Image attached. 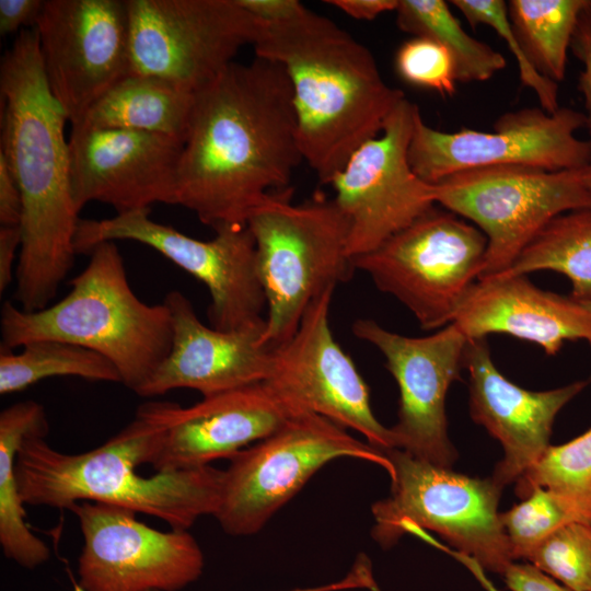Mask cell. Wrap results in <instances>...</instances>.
<instances>
[{
  "mask_svg": "<svg viewBox=\"0 0 591 591\" xmlns=\"http://www.w3.org/2000/svg\"><path fill=\"white\" fill-rule=\"evenodd\" d=\"M285 69L255 56L232 62L195 93L178 163L175 205L206 225L246 224L303 161Z\"/></svg>",
  "mask_w": 591,
  "mask_h": 591,
  "instance_id": "cell-1",
  "label": "cell"
},
{
  "mask_svg": "<svg viewBox=\"0 0 591 591\" xmlns=\"http://www.w3.org/2000/svg\"><path fill=\"white\" fill-rule=\"evenodd\" d=\"M0 157L21 194L14 300L48 306L69 274L80 221L70 176L68 117L45 77L35 28L21 31L0 63Z\"/></svg>",
  "mask_w": 591,
  "mask_h": 591,
  "instance_id": "cell-2",
  "label": "cell"
},
{
  "mask_svg": "<svg viewBox=\"0 0 591 591\" xmlns=\"http://www.w3.org/2000/svg\"><path fill=\"white\" fill-rule=\"evenodd\" d=\"M253 47L255 56L287 72L301 155L322 184H331L352 153L381 134L406 97L385 82L364 45L305 5L287 20L260 22Z\"/></svg>",
  "mask_w": 591,
  "mask_h": 591,
  "instance_id": "cell-3",
  "label": "cell"
},
{
  "mask_svg": "<svg viewBox=\"0 0 591 591\" xmlns=\"http://www.w3.org/2000/svg\"><path fill=\"white\" fill-rule=\"evenodd\" d=\"M164 434L161 424L137 409L118 433L83 453H62L44 436H30L15 462L22 500L68 510L80 501L120 506L163 520L171 529L188 530L217 512L224 471L207 465L139 475V465L157 460Z\"/></svg>",
  "mask_w": 591,
  "mask_h": 591,
  "instance_id": "cell-4",
  "label": "cell"
},
{
  "mask_svg": "<svg viewBox=\"0 0 591 591\" xmlns=\"http://www.w3.org/2000/svg\"><path fill=\"white\" fill-rule=\"evenodd\" d=\"M89 255L57 303L30 312L4 302L1 347L53 339L88 348L107 358L136 393L170 352V311L164 302L148 304L132 291L116 242H102Z\"/></svg>",
  "mask_w": 591,
  "mask_h": 591,
  "instance_id": "cell-5",
  "label": "cell"
},
{
  "mask_svg": "<svg viewBox=\"0 0 591 591\" xmlns=\"http://www.w3.org/2000/svg\"><path fill=\"white\" fill-rule=\"evenodd\" d=\"M292 194L290 187L270 192L246 221L256 245L270 348L288 341L308 306L356 270L348 254L349 222L334 198L318 192L293 204Z\"/></svg>",
  "mask_w": 591,
  "mask_h": 591,
  "instance_id": "cell-6",
  "label": "cell"
},
{
  "mask_svg": "<svg viewBox=\"0 0 591 591\" xmlns=\"http://www.w3.org/2000/svg\"><path fill=\"white\" fill-rule=\"evenodd\" d=\"M392 465L390 496L372 505L371 535L383 548L419 529L438 533L482 568L503 575L514 563L500 522L502 488L414 457L383 451Z\"/></svg>",
  "mask_w": 591,
  "mask_h": 591,
  "instance_id": "cell-7",
  "label": "cell"
},
{
  "mask_svg": "<svg viewBox=\"0 0 591 591\" xmlns=\"http://www.w3.org/2000/svg\"><path fill=\"white\" fill-rule=\"evenodd\" d=\"M339 457L368 461L389 474L392 471L383 451L325 417L300 412L229 460L213 517L229 535L256 534L321 467Z\"/></svg>",
  "mask_w": 591,
  "mask_h": 591,
  "instance_id": "cell-8",
  "label": "cell"
},
{
  "mask_svg": "<svg viewBox=\"0 0 591 591\" xmlns=\"http://www.w3.org/2000/svg\"><path fill=\"white\" fill-rule=\"evenodd\" d=\"M486 248L478 228L434 206L352 264L405 305L421 328L441 329L482 276Z\"/></svg>",
  "mask_w": 591,
  "mask_h": 591,
  "instance_id": "cell-9",
  "label": "cell"
},
{
  "mask_svg": "<svg viewBox=\"0 0 591 591\" xmlns=\"http://www.w3.org/2000/svg\"><path fill=\"white\" fill-rule=\"evenodd\" d=\"M433 185L436 205L467 219L487 240L480 278L509 269L557 216L590 208L579 170L503 165L452 174Z\"/></svg>",
  "mask_w": 591,
  "mask_h": 591,
  "instance_id": "cell-10",
  "label": "cell"
},
{
  "mask_svg": "<svg viewBox=\"0 0 591 591\" xmlns=\"http://www.w3.org/2000/svg\"><path fill=\"white\" fill-rule=\"evenodd\" d=\"M129 73L195 94L254 46L260 22L239 0H126Z\"/></svg>",
  "mask_w": 591,
  "mask_h": 591,
  "instance_id": "cell-11",
  "label": "cell"
},
{
  "mask_svg": "<svg viewBox=\"0 0 591 591\" xmlns=\"http://www.w3.org/2000/svg\"><path fill=\"white\" fill-rule=\"evenodd\" d=\"M151 209L102 220L80 219L77 254H89L102 242L134 241L144 244L189 275L209 291L211 327L231 331L264 318L266 299L260 283L256 245L246 224H224L216 236L202 241L150 218Z\"/></svg>",
  "mask_w": 591,
  "mask_h": 591,
  "instance_id": "cell-12",
  "label": "cell"
},
{
  "mask_svg": "<svg viewBox=\"0 0 591 591\" xmlns=\"http://www.w3.org/2000/svg\"><path fill=\"white\" fill-rule=\"evenodd\" d=\"M586 116L571 107L506 112L485 132L462 127L448 132L428 126L416 113L408 161L422 181L434 184L452 174L480 167L518 165L546 171L579 170L591 161V143L577 137Z\"/></svg>",
  "mask_w": 591,
  "mask_h": 591,
  "instance_id": "cell-13",
  "label": "cell"
},
{
  "mask_svg": "<svg viewBox=\"0 0 591 591\" xmlns=\"http://www.w3.org/2000/svg\"><path fill=\"white\" fill-rule=\"evenodd\" d=\"M418 109L403 99L381 134L358 148L331 182L349 222L351 259L376 250L436 206L433 185L419 178L408 161Z\"/></svg>",
  "mask_w": 591,
  "mask_h": 591,
  "instance_id": "cell-14",
  "label": "cell"
},
{
  "mask_svg": "<svg viewBox=\"0 0 591 591\" xmlns=\"http://www.w3.org/2000/svg\"><path fill=\"white\" fill-rule=\"evenodd\" d=\"M69 510L83 536L78 583L86 591H179L202 573L204 554L188 530L159 531L134 510L102 502Z\"/></svg>",
  "mask_w": 591,
  "mask_h": 591,
  "instance_id": "cell-15",
  "label": "cell"
},
{
  "mask_svg": "<svg viewBox=\"0 0 591 591\" xmlns=\"http://www.w3.org/2000/svg\"><path fill=\"white\" fill-rule=\"evenodd\" d=\"M35 31L48 85L70 124L129 73L126 0H46Z\"/></svg>",
  "mask_w": 591,
  "mask_h": 591,
  "instance_id": "cell-16",
  "label": "cell"
},
{
  "mask_svg": "<svg viewBox=\"0 0 591 591\" xmlns=\"http://www.w3.org/2000/svg\"><path fill=\"white\" fill-rule=\"evenodd\" d=\"M354 335L374 346L399 390L395 448L416 459L451 468L457 453L448 434L447 393L459 379L467 338L453 324L425 337H408L373 320L357 318Z\"/></svg>",
  "mask_w": 591,
  "mask_h": 591,
  "instance_id": "cell-17",
  "label": "cell"
},
{
  "mask_svg": "<svg viewBox=\"0 0 591 591\" xmlns=\"http://www.w3.org/2000/svg\"><path fill=\"white\" fill-rule=\"evenodd\" d=\"M333 292L328 289L317 297L305 310L296 334L273 348L265 382L294 409L352 429L378 450L393 449L391 428L374 416L367 383L331 331Z\"/></svg>",
  "mask_w": 591,
  "mask_h": 591,
  "instance_id": "cell-18",
  "label": "cell"
},
{
  "mask_svg": "<svg viewBox=\"0 0 591 591\" xmlns=\"http://www.w3.org/2000/svg\"><path fill=\"white\" fill-rule=\"evenodd\" d=\"M72 195L79 211L91 201L116 215L175 205L183 140L163 134L71 127Z\"/></svg>",
  "mask_w": 591,
  "mask_h": 591,
  "instance_id": "cell-19",
  "label": "cell"
},
{
  "mask_svg": "<svg viewBox=\"0 0 591 591\" xmlns=\"http://www.w3.org/2000/svg\"><path fill=\"white\" fill-rule=\"evenodd\" d=\"M138 410L165 430L162 449L152 464L155 472L162 473L230 460L300 413L265 381L202 397L188 407L148 402Z\"/></svg>",
  "mask_w": 591,
  "mask_h": 591,
  "instance_id": "cell-20",
  "label": "cell"
},
{
  "mask_svg": "<svg viewBox=\"0 0 591 591\" xmlns=\"http://www.w3.org/2000/svg\"><path fill=\"white\" fill-rule=\"evenodd\" d=\"M163 302L172 320L171 349L137 395L190 389L208 397L267 380L273 348L265 341L266 318L221 331L202 324L179 291L169 292Z\"/></svg>",
  "mask_w": 591,
  "mask_h": 591,
  "instance_id": "cell-21",
  "label": "cell"
},
{
  "mask_svg": "<svg viewBox=\"0 0 591 591\" xmlns=\"http://www.w3.org/2000/svg\"><path fill=\"white\" fill-rule=\"evenodd\" d=\"M463 364L470 376L471 417L503 449L491 477L503 488L541 459L551 445L556 415L591 378L547 391L522 389L496 368L486 338L467 340Z\"/></svg>",
  "mask_w": 591,
  "mask_h": 591,
  "instance_id": "cell-22",
  "label": "cell"
},
{
  "mask_svg": "<svg viewBox=\"0 0 591 591\" xmlns=\"http://www.w3.org/2000/svg\"><path fill=\"white\" fill-rule=\"evenodd\" d=\"M452 323L467 339L508 334L538 345L548 356L566 340H584L591 348V314L586 306L537 288L526 275L478 279Z\"/></svg>",
  "mask_w": 591,
  "mask_h": 591,
  "instance_id": "cell-23",
  "label": "cell"
},
{
  "mask_svg": "<svg viewBox=\"0 0 591 591\" xmlns=\"http://www.w3.org/2000/svg\"><path fill=\"white\" fill-rule=\"evenodd\" d=\"M194 97L165 80L128 73L71 127L147 131L184 140Z\"/></svg>",
  "mask_w": 591,
  "mask_h": 591,
  "instance_id": "cell-24",
  "label": "cell"
},
{
  "mask_svg": "<svg viewBox=\"0 0 591 591\" xmlns=\"http://www.w3.org/2000/svg\"><path fill=\"white\" fill-rule=\"evenodd\" d=\"M47 433L45 410L37 402H19L0 413V545L7 558L26 569L49 560L50 549L25 522L15 462L25 438Z\"/></svg>",
  "mask_w": 591,
  "mask_h": 591,
  "instance_id": "cell-25",
  "label": "cell"
},
{
  "mask_svg": "<svg viewBox=\"0 0 591 591\" xmlns=\"http://www.w3.org/2000/svg\"><path fill=\"white\" fill-rule=\"evenodd\" d=\"M553 270L571 282V298L591 301V207L567 211L549 221L512 266L495 276Z\"/></svg>",
  "mask_w": 591,
  "mask_h": 591,
  "instance_id": "cell-26",
  "label": "cell"
},
{
  "mask_svg": "<svg viewBox=\"0 0 591 591\" xmlns=\"http://www.w3.org/2000/svg\"><path fill=\"white\" fill-rule=\"evenodd\" d=\"M396 25L402 32L441 44L452 56L457 82H483L506 67L503 55L467 34L443 0H398Z\"/></svg>",
  "mask_w": 591,
  "mask_h": 591,
  "instance_id": "cell-27",
  "label": "cell"
},
{
  "mask_svg": "<svg viewBox=\"0 0 591 591\" xmlns=\"http://www.w3.org/2000/svg\"><path fill=\"white\" fill-rule=\"evenodd\" d=\"M588 0H511L508 15L533 67L559 83L579 14Z\"/></svg>",
  "mask_w": 591,
  "mask_h": 591,
  "instance_id": "cell-28",
  "label": "cell"
},
{
  "mask_svg": "<svg viewBox=\"0 0 591 591\" xmlns=\"http://www.w3.org/2000/svg\"><path fill=\"white\" fill-rule=\"evenodd\" d=\"M53 376L121 383L117 369L107 358L78 345L53 339L34 340L23 345L19 354L1 347V395L20 392Z\"/></svg>",
  "mask_w": 591,
  "mask_h": 591,
  "instance_id": "cell-29",
  "label": "cell"
},
{
  "mask_svg": "<svg viewBox=\"0 0 591 591\" xmlns=\"http://www.w3.org/2000/svg\"><path fill=\"white\" fill-rule=\"evenodd\" d=\"M499 515L513 559L526 560L559 528L572 522L591 523V502L537 487Z\"/></svg>",
  "mask_w": 591,
  "mask_h": 591,
  "instance_id": "cell-30",
  "label": "cell"
},
{
  "mask_svg": "<svg viewBox=\"0 0 591 591\" xmlns=\"http://www.w3.org/2000/svg\"><path fill=\"white\" fill-rule=\"evenodd\" d=\"M515 483L522 498L542 487L591 502V428L565 444L549 445Z\"/></svg>",
  "mask_w": 591,
  "mask_h": 591,
  "instance_id": "cell-31",
  "label": "cell"
},
{
  "mask_svg": "<svg viewBox=\"0 0 591 591\" xmlns=\"http://www.w3.org/2000/svg\"><path fill=\"white\" fill-rule=\"evenodd\" d=\"M526 560L572 591H591V523L559 528Z\"/></svg>",
  "mask_w": 591,
  "mask_h": 591,
  "instance_id": "cell-32",
  "label": "cell"
},
{
  "mask_svg": "<svg viewBox=\"0 0 591 591\" xmlns=\"http://www.w3.org/2000/svg\"><path fill=\"white\" fill-rule=\"evenodd\" d=\"M451 3L472 27L487 25L509 45L517 59L522 84L536 94L544 111L555 113L560 107L558 83L542 76L529 61L512 28L507 3L503 0H452Z\"/></svg>",
  "mask_w": 591,
  "mask_h": 591,
  "instance_id": "cell-33",
  "label": "cell"
},
{
  "mask_svg": "<svg viewBox=\"0 0 591 591\" xmlns=\"http://www.w3.org/2000/svg\"><path fill=\"white\" fill-rule=\"evenodd\" d=\"M395 69L407 83L432 90L442 96L456 92V70L451 54L438 42L414 36L395 55Z\"/></svg>",
  "mask_w": 591,
  "mask_h": 591,
  "instance_id": "cell-34",
  "label": "cell"
},
{
  "mask_svg": "<svg viewBox=\"0 0 591 591\" xmlns=\"http://www.w3.org/2000/svg\"><path fill=\"white\" fill-rule=\"evenodd\" d=\"M570 50L582 65L578 89L583 99L586 128L591 143V0L587 1L579 14Z\"/></svg>",
  "mask_w": 591,
  "mask_h": 591,
  "instance_id": "cell-35",
  "label": "cell"
},
{
  "mask_svg": "<svg viewBox=\"0 0 591 591\" xmlns=\"http://www.w3.org/2000/svg\"><path fill=\"white\" fill-rule=\"evenodd\" d=\"M44 4L43 0H0L1 35L35 28Z\"/></svg>",
  "mask_w": 591,
  "mask_h": 591,
  "instance_id": "cell-36",
  "label": "cell"
},
{
  "mask_svg": "<svg viewBox=\"0 0 591 591\" xmlns=\"http://www.w3.org/2000/svg\"><path fill=\"white\" fill-rule=\"evenodd\" d=\"M502 576L511 591H572L531 564L512 563Z\"/></svg>",
  "mask_w": 591,
  "mask_h": 591,
  "instance_id": "cell-37",
  "label": "cell"
},
{
  "mask_svg": "<svg viewBox=\"0 0 591 591\" xmlns=\"http://www.w3.org/2000/svg\"><path fill=\"white\" fill-rule=\"evenodd\" d=\"M350 589H368L380 591L373 578L372 565L364 554H359L348 573L336 581L308 588H296L289 591H343Z\"/></svg>",
  "mask_w": 591,
  "mask_h": 591,
  "instance_id": "cell-38",
  "label": "cell"
},
{
  "mask_svg": "<svg viewBox=\"0 0 591 591\" xmlns=\"http://www.w3.org/2000/svg\"><path fill=\"white\" fill-rule=\"evenodd\" d=\"M21 211L22 200L19 187L5 161L0 157V227L19 225Z\"/></svg>",
  "mask_w": 591,
  "mask_h": 591,
  "instance_id": "cell-39",
  "label": "cell"
},
{
  "mask_svg": "<svg viewBox=\"0 0 591 591\" xmlns=\"http://www.w3.org/2000/svg\"><path fill=\"white\" fill-rule=\"evenodd\" d=\"M239 3L264 23L287 20L304 5L298 0H239Z\"/></svg>",
  "mask_w": 591,
  "mask_h": 591,
  "instance_id": "cell-40",
  "label": "cell"
},
{
  "mask_svg": "<svg viewBox=\"0 0 591 591\" xmlns=\"http://www.w3.org/2000/svg\"><path fill=\"white\" fill-rule=\"evenodd\" d=\"M346 15L362 21H372L379 15L395 11L398 0H326Z\"/></svg>",
  "mask_w": 591,
  "mask_h": 591,
  "instance_id": "cell-41",
  "label": "cell"
},
{
  "mask_svg": "<svg viewBox=\"0 0 591 591\" xmlns=\"http://www.w3.org/2000/svg\"><path fill=\"white\" fill-rule=\"evenodd\" d=\"M21 246V232L16 227H0V292L5 291L13 279V264Z\"/></svg>",
  "mask_w": 591,
  "mask_h": 591,
  "instance_id": "cell-42",
  "label": "cell"
},
{
  "mask_svg": "<svg viewBox=\"0 0 591 591\" xmlns=\"http://www.w3.org/2000/svg\"><path fill=\"white\" fill-rule=\"evenodd\" d=\"M579 175L582 184L591 193V161L582 169H579Z\"/></svg>",
  "mask_w": 591,
  "mask_h": 591,
  "instance_id": "cell-43",
  "label": "cell"
},
{
  "mask_svg": "<svg viewBox=\"0 0 591 591\" xmlns=\"http://www.w3.org/2000/svg\"><path fill=\"white\" fill-rule=\"evenodd\" d=\"M581 303L586 306V309H587V310L589 311V313L591 314V301H589V302H581Z\"/></svg>",
  "mask_w": 591,
  "mask_h": 591,
  "instance_id": "cell-44",
  "label": "cell"
},
{
  "mask_svg": "<svg viewBox=\"0 0 591 591\" xmlns=\"http://www.w3.org/2000/svg\"><path fill=\"white\" fill-rule=\"evenodd\" d=\"M73 591H86V590L83 589L79 583H76L74 588H73Z\"/></svg>",
  "mask_w": 591,
  "mask_h": 591,
  "instance_id": "cell-45",
  "label": "cell"
}]
</instances>
